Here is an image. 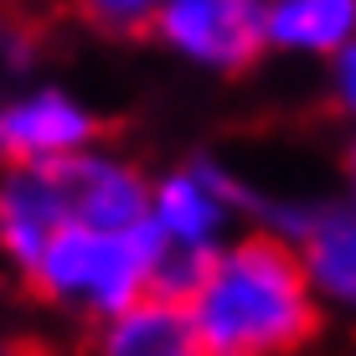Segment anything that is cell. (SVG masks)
I'll list each match as a JSON object with an SVG mask.
<instances>
[{
  "instance_id": "obj_1",
  "label": "cell",
  "mask_w": 356,
  "mask_h": 356,
  "mask_svg": "<svg viewBox=\"0 0 356 356\" xmlns=\"http://www.w3.org/2000/svg\"><path fill=\"white\" fill-rule=\"evenodd\" d=\"M202 356H300L321 336V300L284 238L243 227L186 300Z\"/></svg>"
},
{
  "instance_id": "obj_2",
  "label": "cell",
  "mask_w": 356,
  "mask_h": 356,
  "mask_svg": "<svg viewBox=\"0 0 356 356\" xmlns=\"http://www.w3.org/2000/svg\"><path fill=\"white\" fill-rule=\"evenodd\" d=\"M161 253H165V243L155 232V222L119 227V232L67 222L42 248V259L31 264L21 289L31 300H42L47 310L93 330V325L114 321V315H124L129 305L150 300Z\"/></svg>"
},
{
  "instance_id": "obj_3",
  "label": "cell",
  "mask_w": 356,
  "mask_h": 356,
  "mask_svg": "<svg viewBox=\"0 0 356 356\" xmlns=\"http://www.w3.org/2000/svg\"><path fill=\"white\" fill-rule=\"evenodd\" d=\"M253 181L217 150H196L161 170L150 186V222L176 253H222L243 232Z\"/></svg>"
},
{
  "instance_id": "obj_4",
  "label": "cell",
  "mask_w": 356,
  "mask_h": 356,
  "mask_svg": "<svg viewBox=\"0 0 356 356\" xmlns=\"http://www.w3.org/2000/svg\"><path fill=\"white\" fill-rule=\"evenodd\" d=\"M264 6L268 0H165L150 36L191 72L243 78L268 57Z\"/></svg>"
},
{
  "instance_id": "obj_5",
  "label": "cell",
  "mask_w": 356,
  "mask_h": 356,
  "mask_svg": "<svg viewBox=\"0 0 356 356\" xmlns=\"http://www.w3.org/2000/svg\"><path fill=\"white\" fill-rule=\"evenodd\" d=\"M104 145V119L63 83H26L0 93V170L47 165Z\"/></svg>"
},
{
  "instance_id": "obj_6",
  "label": "cell",
  "mask_w": 356,
  "mask_h": 356,
  "mask_svg": "<svg viewBox=\"0 0 356 356\" xmlns=\"http://www.w3.org/2000/svg\"><path fill=\"white\" fill-rule=\"evenodd\" d=\"M57 181H63L72 222H83V227L119 232V227L150 222L155 176L134 155L114 150V145H93V150H78L67 161H57Z\"/></svg>"
},
{
  "instance_id": "obj_7",
  "label": "cell",
  "mask_w": 356,
  "mask_h": 356,
  "mask_svg": "<svg viewBox=\"0 0 356 356\" xmlns=\"http://www.w3.org/2000/svg\"><path fill=\"white\" fill-rule=\"evenodd\" d=\"M72 222L57 161L47 165H10L0 170V268L16 279L31 274L42 248Z\"/></svg>"
},
{
  "instance_id": "obj_8",
  "label": "cell",
  "mask_w": 356,
  "mask_h": 356,
  "mask_svg": "<svg viewBox=\"0 0 356 356\" xmlns=\"http://www.w3.org/2000/svg\"><path fill=\"white\" fill-rule=\"evenodd\" d=\"M321 310L356 321V212L341 207V196H325L315 222L294 243Z\"/></svg>"
},
{
  "instance_id": "obj_9",
  "label": "cell",
  "mask_w": 356,
  "mask_h": 356,
  "mask_svg": "<svg viewBox=\"0 0 356 356\" xmlns=\"http://www.w3.org/2000/svg\"><path fill=\"white\" fill-rule=\"evenodd\" d=\"M264 36L274 57L330 63L341 47L356 42V0H268Z\"/></svg>"
},
{
  "instance_id": "obj_10",
  "label": "cell",
  "mask_w": 356,
  "mask_h": 356,
  "mask_svg": "<svg viewBox=\"0 0 356 356\" xmlns=\"http://www.w3.org/2000/svg\"><path fill=\"white\" fill-rule=\"evenodd\" d=\"M83 356H202V346H196L186 305L150 294V300L129 305L124 315L93 325Z\"/></svg>"
},
{
  "instance_id": "obj_11",
  "label": "cell",
  "mask_w": 356,
  "mask_h": 356,
  "mask_svg": "<svg viewBox=\"0 0 356 356\" xmlns=\"http://www.w3.org/2000/svg\"><path fill=\"white\" fill-rule=\"evenodd\" d=\"M165 0H72L83 26L98 36H150Z\"/></svg>"
},
{
  "instance_id": "obj_12",
  "label": "cell",
  "mask_w": 356,
  "mask_h": 356,
  "mask_svg": "<svg viewBox=\"0 0 356 356\" xmlns=\"http://www.w3.org/2000/svg\"><path fill=\"white\" fill-rule=\"evenodd\" d=\"M36 57H42V36L26 16L16 10H0V83H21L36 72Z\"/></svg>"
},
{
  "instance_id": "obj_13",
  "label": "cell",
  "mask_w": 356,
  "mask_h": 356,
  "mask_svg": "<svg viewBox=\"0 0 356 356\" xmlns=\"http://www.w3.org/2000/svg\"><path fill=\"white\" fill-rule=\"evenodd\" d=\"M325 98H330V108H336V114L351 124V134H356V42L341 47V52L325 63Z\"/></svg>"
},
{
  "instance_id": "obj_14",
  "label": "cell",
  "mask_w": 356,
  "mask_h": 356,
  "mask_svg": "<svg viewBox=\"0 0 356 356\" xmlns=\"http://www.w3.org/2000/svg\"><path fill=\"white\" fill-rule=\"evenodd\" d=\"M341 207L356 212V134L346 140V155H341Z\"/></svg>"
},
{
  "instance_id": "obj_15",
  "label": "cell",
  "mask_w": 356,
  "mask_h": 356,
  "mask_svg": "<svg viewBox=\"0 0 356 356\" xmlns=\"http://www.w3.org/2000/svg\"><path fill=\"white\" fill-rule=\"evenodd\" d=\"M0 356H52V351L31 336H0Z\"/></svg>"
}]
</instances>
